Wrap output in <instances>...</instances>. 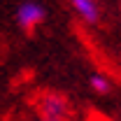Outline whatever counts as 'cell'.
Segmentation results:
<instances>
[{
    "label": "cell",
    "mask_w": 121,
    "mask_h": 121,
    "mask_svg": "<svg viewBox=\"0 0 121 121\" xmlns=\"http://www.w3.org/2000/svg\"><path fill=\"white\" fill-rule=\"evenodd\" d=\"M72 9L77 12V16L86 23H95L98 16H100V9H98V2L95 0H70Z\"/></svg>",
    "instance_id": "cell-3"
},
{
    "label": "cell",
    "mask_w": 121,
    "mask_h": 121,
    "mask_svg": "<svg viewBox=\"0 0 121 121\" xmlns=\"http://www.w3.org/2000/svg\"><path fill=\"white\" fill-rule=\"evenodd\" d=\"M91 89L95 93H107L109 91V79L103 77V75H93L91 77Z\"/></svg>",
    "instance_id": "cell-4"
},
{
    "label": "cell",
    "mask_w": 121,
    "mask_h": 121,
    "mask_svg": "<svg viewBox=\"0 0 121 121\" xmlns=\"http://www.w3.org/2000/svg\"><path fill=\"white\" fill-rule=\"evenodd\" d=\"M40 112H42V117L44 119H65L68 117V103L60 98V95H47L44 100H42V105H40Z\"/></svg>",
    "instance_id": "cell-2"
},
{
    "label": "cell",
    "mask_w": 121,
    "mask_h": 121,
    "mask_svg": "<svg viewBox=\"0 0 121 121\" xmlns=\"http://www.w3.org/2000/svg\"><path fill=\"white\" fill-rule=\"evenodd\" d=\"M42 19H44V9L37 2H23L16 9V21L23 28H35L37 23H42Z\"/></svg>",
    "instance_id": "cell-1"
}]
</instances>
